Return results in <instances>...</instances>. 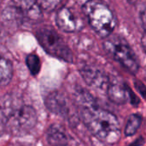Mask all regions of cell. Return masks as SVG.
I'll list each match as a JSON object with an SVG mask.
<instances>
[{"label": "cell", "instance_id": "cell-11", "mask_svg": "<svg viewBox=\"0 0 146 146\" xmlns=\"http://www.w3.org/2000/svg\"><path fill=\"white\" fill-rule=\"evenodd\" d=\"M47 141L51 146L68 145V140L64 129L57 125H51L47 130Z\"/></svg>", "mask_w": 146, "mask_h": 146}, {"label": "cell", "instance_id": "cell-8", "mask_svg": "<svg viewBox=\"0 0 146 146\" xmlns=\"http://www.w3.org/2000/svg\"><path fill=\"white\" fill-rule=\"evenodd\" d=\"M80 74L85 82L95 89H104L109 87L110 82L108 76L99 69L92 66H84L80 69Z\"/></svg>", "mask_w": 146, "mask_h": 146}, {"label": "cell", "instance_id": "cell-12", "mask_svg": "<svg viewBox=\"0 0 146 146\" xmlns=\"http://www.w3.org/2000/svg\"><path fill=\"white\" fill-rule=\"evenodd\" d=\"M13 77V65L12 63L2 57L0 61V82L2 86H6L9 83Z\"/></svg>", "mask_w": 146, "mask_h": 146}, {"label": "cell", "instance_id": "cell-6", "mask_svg": "<svg viewBox=\"0 0 146 146\" xmlns=\"http://www.w3.org/2000/svg\"><path fill=\"white\" fill-rule=\"evenodd\" d=\"M57 27L66 33L79 32L84 28L83 21L68 7H62L56 13Z\"/></svg>", "mask_w": 146, "mask_h": 146}, {"label": "cell", "instance_id": "cell-21", "mask_svg": "<svg viewBox=\"0 0 146 146\" xmlns=\"http://www.w3.org/2000/svg\"><path fill=\"white\" fill-rule=\"evenodd\" d=\"M65 146H68V145H65Z\"/></svg>", "mask_w": 146, "mask_h": 146}, {"label": "cell", "instance_id": "cell-13", "mask_svg": "<svg viewBox=\"0 0 146 146\" xmlns=\"http://www.w3.org/2000/svg\"><path fill=\"white\" fill-rule=\"evenodd\" d=\"M141 124H142V117L139 114H131L128 117L125 126V130H124L125 135L127 137L133 136L139 129Z\"/></svg>", "mask_w": 146, "mask_h": 146}, {"label": "cell", "instance_id": "cell-14", "mask_svg": "<svg viewBox=\"0 0 146 146\" xmlns=\"http://www.w3.org/2000/svg\"><path fill=\"white\" fill-rule=\"evenodd\" d=\"M27 66L33 76H37L41 69V62L38 55L34 53H31L27 55L26 59Z\"/></svg>", "mask_w": 146, "mask_h": 146}, {"label": "cell", "instance_id": "cell-9", "mask_svg": "<svg viewBox=\"0 0 146 146\" xmlns=\"http://www.w3.org/2000/svg\"><path fill=\"white\" fill-rule=\"evenodd\" d=\"M44 104L46 108L54 114L66 117L68 114L69 108L64 96L59 91L50 93L45 98Z\"/></svg>", "mask_w": 146, "mask_h": 146}, {"label": "cell", "instance_id": "cell-2", "mask_svg": "<svg viewBox=\"0 0 146 146\" xmlns=\"http://www.w3.org/2000/svg\"><path fill=\"white\" fill-rule=\"evenodd\" d=\"M80 117L87 129L102 142L112 145L119 142L121 135L117 117L97 105L80 107Z\"/></svg>", "mask_w": 146, "mask_h": 146}, {"label": "cell", "instance_id": "cell-10", "mask_svg": "<svg viewBox=\"0 0 146 146\" xmlns=\"http://www.w3.org/2000/svg\"><path fill=\"white\" fill-rule=\"evenodd\" d=\"M15 7L30 20H38L42 16L41 8L36 0H12Z\"/></svg>", "mask_w": 146, "mask_h": 146}, {"label": "cell", "instance_id": "cell-17", "mask_svg": "<svg viewBox=\"0 0 146 146\" xmlns=\"http://www.w3.org/2000/svg\"><path fill=\"white\" fill-rule=\"evenodd\" d=\"M145 143V139L143 138H139V139H137L136 141H134L133 144L129 145V146H140L142 145Z\"/></svg>", "mask_w": 146, "mask_h": 146}, {"label": "cell", "instance_id": "cell-19", "mask_svg": "<svg viewBox=\"0 0 146 146\" xmlns=\"http://www.w3.org/2000/svg\"><path fill=\"white\" fill-rule=\"evenodd\" d=\"M142 46H143V48L146 53V32L142 37Z\"/></svg>", "mask_w": 146, "mask_h": 146}, {"label": "cell", "instance_id": "cell-5", "mask_svg": "<svg viewBox=\"0 0 146 146\" xmlns=\"http://www.w3.org/2000/svg\"><path fill=\"white\" fill-rule=\"evenodd\" d=\"M104 50L129 72H138L139 64L137 56L127 41L119 35H110L104 41Z\"/></svg>", "mask_w": 146, "mask_h": 146}, {"label": "cell", "instance_id": "cell-4", "mask_svg": "<svg viewBox=\"0 0 146 146\" xmlns=\"http://www.w3.org/2000/svg\"><path fill=\"white\" fill-rule=\"evenodd\" d=\"M38 41L44 50L52 57L73 63L74 57L69 46L60 34L50 26H42L35 32Z\"/></svg>", "mask_w": 146, "mask_h": 146}, {"label": "cell", "instance_id": "cell-3", "mask_svg": "<svg viewBox=\"0 0 146 146\" xmlns=\"http://www.w3.org/2000/svg\"><path fill=\"white\" fill-rule=\"evenodd\" d=\"M83 13L93 30L101 37L108 38L116 27V18L105 3L98 0H89L83 6Z\"/></svg>", "mask_w": 146, "mask_h": 146}, {"label": "cell", "instance_id": "cell-16", "mask_svg": "<svg viewBox=\"0 0 146 146\" xmlns=\"http://www.w3.org/2000/svg\"><path fill=\"white\" fill-rule=\"evenodd\" d=\"M135 87L139 89V92L146 98V85L140 81H135Z\"/></svg>", "mask_w": 146, "mask_h": 146}, {"label": "cell", "instance_id": "cell-7", "mask_svg": "<svg viewBox=\"0 0 146 146\" xmlns=\"http://www.w3.org/2000/svg\"><path fill=\"white\" fill-rule=\"evenodd\" d=\"M107 95L110 101L115 104L123 105L128 102L133 105H138L139 103V98L126 83L117 82L110 83L107 89Z\"/></svg>", "mask_w": 146, "mask_h": 146}, {"label": "cell", "instance_id": "cell-15", "mask_svg": "<svg viewBox=\"0 0 146 146\" xmlns=\"http://www.w3.org/2000/svg\"><path fill=\"white\" fill-rule=\"evenodd\" d=\"M39 7L45 10L51 12L58 8L60 3H62V0H36Z\"/></svg>", "mask_w": 146, "mask_h": 146}, {"label": "cell", "instance_id": "cell-20", "mask_svg": "<svg viewBox=\"0 0 146 146\" xmlns=\"http://www.w3.org/2000/svg\"><path fill=\"white\" fill-rule=\"evenodd\" d=\"M130 3H134V4H138V3H145L146 2V0H128Z\"/></svg>", "mask_w": 146, "mask_h": 146}, {"label": "cell", "instance_id": "cell-18", "mask_svg": "<svg viewBox=\"0 0 146 146\" xmlns=\"http://www.w3.org/2000/svg\"><path fill=\"white\" fill-rule=\"evenodd\" d=\"M141 21H142V23H143V27H144V28H145L146 32V9L141 14Z\"/></svg>", "mask_w": 146, "mask_h": 146}, {"label": "cell", "instance_id": "cell-1", "mask_svg": "<svg viewBox=\"0 0 146 146\" xmlns=\"http://www.w3.org/2000/svg\"><path fill=\"white\" fill-rule=\"evenodd\" d=\"M1 122L6 133L20 136L32 131L38 122L36 110L14 96H5L2 100Z\"/></svg>", "mask_w": 146, "mask_h": 146}]
</instances>
